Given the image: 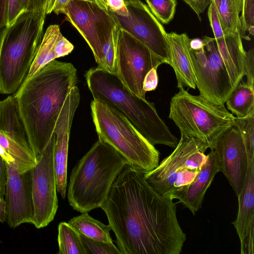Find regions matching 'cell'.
<instances>
[{
    "mask_svg": "<svg viewBox=\"0 0 254 254\" xmlns=\"http://www.w3.org/2000/svg\"><path fill=\"white\" fill-rule=\"evenodd\" d=\"M239 208L232 223L239 236L242 254H253L254 248V159L249 160L244 188L238 197Z\"/></svg>",
    "mask_w": 254,
    "mask_h": 254,
    "instance_id": "cell-16",
    "label": "cell"
},
{
    "mask_svg": "<svg viewBox=\"0 0 254 254\" xmlns=\"http://www.w3.org/2000/svg\"><path fill=\"white\" fill-rule=\"evenodd\" d=\"M77 81V69L71 63L55 60L26 77L13 94L36 158L43 153L54 133L58 115Z\"/></svg>",
    "mask_w": 254,
    "mask_h": 254,
    "instance_id": "cell-2",
    "label": "cell"
},
{
    "mask_svg": "<svg viewBox=\"0 0 254 254\" xmlns=\"http://www.w3.org/2000/svg\"><path fill=\"white\" fill-rule=\"evenodd\" d=\"M0 131L32 153L17 102L13 95L0 100Z\"/></svg>",
    "mask_w": 254,
    "mask_h": 254,
    "instance_id": "cell-20",
    "label": "cell"
},
{
    "mask_svg": "<svg viewBox=\"0 0 254 254\" xmlns=\"http://www.w3.org/2000/svg\"><path fill=\"white\" fill-rule=\"evenodd\" d=\"M241 35L243 37L245 32L248 31L254 35V0H242Z\"/></svg>",
    "mask_w": 254,
    "mask_h": 254,
    "instance_id": "cell-32",
    "label": "cell"
},
{
    "mask_svg": "<svg viewBox=\"0 0 254 254\" xmlns=\"http://www.w3.org/2000/svg\"><path fill=\"white\" fill-rule=\"evenodd\" d=\"M225 103L235 117H247L254 113V88L240 82L234 87Z\"/></svg>",
    "mask_w": 254,
    "mask_h": 254,
    "instance_id": "cell-25",
    "label": "cell"
},
{
    "mask_svg": "<svg viewBox=\"0 0 254 254\" xmlns=\"http://www.w3.org/2000/svg\"><path fill=\"white\" fill-rule=\"evenodd\" d=\"M188 4L196 13L199 20H201L200 14L203 13L209 5L211 0H183Z\"/></svg>",
    "mask_w": 254,
    "mask_h": 254,
    "instance_id": "cell-39",
    "label": "cell"
},
{
    "mask_svg": "<svg viewBox=\"0 0 254 254\" xmlns=\"http://www.w3.org/2000/svg\"><path fill=\"white\" fill-rule=\"evenodd\" d=\"M147 6L161 23H169L174 18L177 0H145Z\"/></svg>",
    "mask_w": 254,
    "mask_h": 254,
    "instance_id": "cell-30",
    "label": "cell"
},
{
    "mask_svg": "<svg viewBox=\"0 0 254 254\" xmlns=\"http://www.w3.org/2000/svg\"><path fill=\"white\" fill-rule=\"evenodd\" d=\"M9 0H0V29L7 24Z\"/></svg>",
    "mask_w": 254,
    "mask_h": 254,
    "instance_id": "cell-43",
    "label": "cell"
},
{
    "mask_svg": "<svg viewBox=\"0 0 254 254\" xmlns=\"http://www.w3.org/2000/svg\"><path fill=\"white\" fill-rule=\"evenodd\" d=\"M219 14L225 33L241 32L240 13L242 10V0H211Z\"/></svg>",
    "mask_w": 254,
    "mask_h": 254,
    "instance_id": "cell-26",
    "label": "cell"
},
{
    "mask_svg": "<svg viewBox=\"0 0 254 254\" xmlns=\"http://www.w3.org/2000/svg\"><path fill=\"white\" fill-rule=\"evenodd\" d=\"M61 35L58 25H51L47 28L26 77L35 74L46 64L57 58L55 46Z\"/></svg>",
    "mask_w": 254,
    "mask_h": 254,
    "instance_id": "cell-23",
    "label": "cell"
},
{
    "mask_svg": "<svg viewBox=\"0 0 254 254\" xmlns=\"http://www.w3.org/2000/svg\"><path fill=\"white\" fill-rule=\"evenodd\" d=\"M127 161L98 139L72 169L67 192L69 204L81 213L102 206Z\"/></svg>",
    "mask_w": 254,
    "mask_h": 254,
    "instance_id": "cell-4",
    "label": "cell"
},
{
    "mask_svg": "<svg viewBox=\"0 0 254 254\" xmlns=\"http://www.w3.org/2000/svg\"><path fill=\"white\" fill-rule=\"evenodd\" d=\"M127 14L108 11L117 25L149 49L163 64H169L167 33L150 9L140 0H125Z\"/></svg>",
    "mask_w": 254,
    "mask_h": 254,
    "instance_id": "cell-9",
    "label": "cell"
},
{
    "mask_svg": "<svg viewBox=\"0 0 254 254\" xmlns=\"http://www.w3.org/2000/svg\"><path fill=\"white\" fill-rule=\"evenodd\" d=\"M202 41L221 105H224L234 88L219 54L214 38L204 36Z\"/></svg>",
    "mask_w": 254,
    "mask_h": 254,
    "instance_id": "cell-21",
    "label": "cell"
},
{
    "mask_svg": "<svg viewBox=\"0 0 254 254\" xmlns=\"http://www.w3.org/2000/svg\"><path fill=\"white\" fill-rule=\"evenodd\" d=\"M71 0H49L46 9V15L54 12L57 15L64 14L66 5Z\"/></svg>",
    "mask_w": 254,
    "mask_h": 254,
    "instance_id": "cell-38",
    "label": "cell"
},
{
    "mask_svg": "<svg viewBox=\"0 0 254 254\" xmlns=\"http://www.w3.org/2000/svg\"><path fill=\"white\" fill-rule=\"evenodd\" d=\"M0 145L14 159L20 173L30 171L36 165L37 159L31 152L9 139L0 131Z\"/></svg>",
    "mask_w": 254,
    "mask_h": 254,
    "instance_id": "cell-28",
    "label": "cell"
},
{
    "mask_svg": "<svg viewBox=\"0 0 254 254\" xmlns=\"http://www.w3.org/2000/svg\"><path fill=\"white\" fill-rule=\"evenodd\" d=\"M0 156L6 163L15 162L14 159L11 156L5 149L0 145Z\"/></svg>",
    "mask_w": 254,
    "mask_h": 254,
    "instance_id": "cell-45",
    "label": "cell"
},
{
    "mask_svg": "<svg viewBox=\"0 0 254 254\" xmlns=\"http://www.w3.org/2000/svg\"><path fill=\"white\" fill-rule=\"evenodd\" d=\"M169 60L173 68L178 88L188 87L195 89L196 82L190 46V39L186 33H167Z\"/></svg>",
    "mask_w": 254,
    "mask_h": 254,
    "instance_id": "cell-18",
    "label": "cell"
},
{
    "mask_svg": "<svg viewBox=\"0 0 254 254\" xmlns=\"http://www.w3.org/2000/svg\"><path fill=\"white\" fill-rule=\"evenodd\" d=\"M216 152L219 172L223 173L238 197L244 187L249 169L246 149L239 130L228 128L212 148Z\"/></svg>",
    "mask_w": 254,
    "mask_h": 254,
    "instance_id": "cell-13",
    "label": "cell"
},
{
    "mask_svg": "<svg viewBox=\"0 0 254 254\" xmlns=\"http://www.w3.org/2000/svg\"><path fill=\"white\" fill-rule=\"evenodd\" d=\"M80 235L86 254H122L113 243H105Z\"/></svg>",
    "mask_w": 254,
    "mask_h": 254,
    "instance_id": "cell-31",
    "label": "cell"
},
{
    "mask_svg": "<svg viewBox=\"0 0 254 254\" xmlns=\"http://www.w3.org/2000/svg\"><path fill=\"white\" fill-rule=\"evenodd\" d=\"M64 14L87 43L98 66L103 68L104 50L117 25L113 17L97 3L86 0H71Z\"/></svg>",
    "mask_w": 254,
    "mask_h": 254,
    "instance_id": "cell-8",
    "label": "cell"
},
{
    "mask_svg": "<svg viewBox=\"0 0 254 254\" xmlns=\"http://www.w3.org/2000/svg\"><path fill=\"white\" fill-rule=\"evenodd\" d=\"M6 181L7 170L6 163L0 156V197L4 201Z\"/></svg>",
    "mask_w": 254,
    "mask_h": 254,
    "instance_id": "cell-42",
    "label": "cell"
},
{
    "mask_svg": "<svg viewBox=\"0 0 254 254\" xmlns=\"http://www.w3.org/2000/svg\"><path fill=\"white\" fill-rule=\"evenodd\" d=\"M98 1L99 2L100 6L106 11H108V8L106 4V0H98Z\"/></svg>",
    "mask_w": 254,
    "mask_h": 254,
    "instance_id": "cell-47",
    "label": "cell"
},
{
    "mask_svg": "<svg viewBox=\"0 0 254 254\" xmlns=\"http://www.w3.org/2000/svg\"><path fill=\"white\" fill-rule=\"evenodd\" d=\"M118 72L126 87L138 96L145 98L143 82L146 73L163 64L149 49L118 27Z\"/></svg>",
    "mask_w": 254,
    "mask_h": 254,
    "instance_id": "cell-11",
    "label": "cell"
},
{
    "mask_svg": "<svg viewBox=\"0 0 254 254\" xmlns=\"http://www.w3.org/2000/svg\"><path fill=\"white\" fill-rule=\"evenodd\" d=\"M6 221V212L4 201L0 197V222L4 223Z\"/></svg>",
    "mask_w": 254,
    "mask_h": 254,
    "instance_id": "cell-46",
    "label": "cell"
},
{
    "mask_svg": "<svg viewBox=\"0 0 254 254\" xmlns=\"http://www.w3.org/2000/svg\"><path fill=\"white\" fill-rule=\"evenodd\" d=\"M210 150L193 180L178 189L171 196L173 199L179 200L178 202L189 209L193 215L201 208L205 194L219 172L216 152L213 149Z\"/></svg>",
    "mask_w": 254,
    "mask_h": 254,
    "instance_id": "cell-17",
    "label": "cell"
},
{
    "mask_svg": "<svg viewBox=\"0 0 254 254\" xmlns=\"http://www.w3.org/2000/svg\"><path fill=\"white\" fill-rule=\"evenodd\" d=\"M26 11H27L24 0H9L8 20L6 26L12 24L20 14Z\"/></svg>",
    "mask_w": 254,
    "mask_h": 254,
    "instance_id": "cell-35",
    "label": "cell"
},
{
    "mask_svg": "<svg viewBox=\"0 0 254 254\" xmlns=\"http://www.w3.org/2000/svg\"><path fill=\"white\" fill-rule=\"evenodd\" d=\"M49 0H24L25 5L29 11L44 12Z\"/></svg>",
    "mask_w": 254,
    "mask_h": 254,
    "instance_id": "cell-41",
    "label": "cell"
},
{
    "mask_svg": "<svg viewBox=\"0 0 254 254\" xmlns=\"http://www.w3.org/2000/svg\"><path fill=\"white\" fill-rule=\"evenodd\" d=\"M171 99L169 118L181 134L212 149L218 139L234 126L235 116L224 105L213 104L200 95H193L184 88Z\"/></svg>",
    "mask_w": 254,
    "mask_h": 254,
    "instance_id": "cell-6",
    "label": "cell"
},
{
    "mask_svg": "<svg viewBox=\"0 0 254 254\" xmlns=\"http://www.w3.org/2000/svg\"><path fill=\"white\" fill-rule=\"evenodd\" d=\"M244 75L247 77L246 83L254 88V49L252 48L246 52L244 61Z\"/></svg>",
    "mask_w": 254,
    "mask_h": 254,
    "instance_id": "cell-34",
    "label": "cell"
},
{
    "mask_svg": "<svg viewBox=\"0 0 254 254\" xmlns=\"http://www.w3.org/2000/svg\"><path fill=\"white\" fill-rule=\"evenodd\" d=\"M6 167L7 181L4 196L6 221L11 228L24 223L32 224L33 205L31 170L20 173L15 162L6 163Z\"/></svg>",
    "mask_w": 254,
    "mask_h": 254,
    "instance_id": "cell-14",
    "label": "cell"
},
{
    "mask_svg": "<svg viewBox=\"0 0 254 254\" xmlns=\"http://www.w3.org/2000/svg\"><path fill=\"white\" fill-rule=\"evenodd\" d=\"M190 55L199 95L213 104L221 105L204 48L198 50L190 49Z\"/></svg>",
    "mask_w": 254,
    "mask_h": 254,
    "instance_id": "cell-22",
    "label": "cell"
},
{
    "mask_svg": "<svg viewBox=\"0 0 254 254\" xmlns=\"http://www.w3.org/2000/svg\"><path fill=\"white\" fill-rule=\"evenodd\" d=\"M190 48L193 50H198L204 48L202 40L198 38L190 39Z\"/></svg>",
    "mask_w": 254,
    "mask_h": 254,
    "instance_id": "cell-44",
    "label": "cell"
},
{
    "mask_svg": "<svg viewBox=\"0 0 254 254\" xmlns=\"http://www.w3.org/2000/svg\"><path fill=\"white\" fill-rule=\"evenodd\" d=\"M207 15L214 38L218 39L224 36L225 33L222 27L219 14L214 4L211 1L208 5Z\"/></svg>",
    "mask_w": 254,
    "mask_h": 254,
    "instance_id": "cell-33",
    "label": "cell"
},
{
    "mask_svg": "<svg viewBox=\"0 0 254 254\" xmlns=\"http://www.w3.org/2000/svg\"><path fill=\"white\" fill-rule=\"evenodd\" d=\"M241 32L225 34L215 39L220 56L226 67L233 88L244 76V61L246 56Z\"/></svg>",
    "mask_w": 254,
    "mask_h": 254,
    "instance_id": "cell-19",
    "label": "cell"
},
{
    "mask_svg": "<svg viewBox=\"0 0 254 254\" xmlns=\"http://www.w3.org/2000/svg\"><path fill=\"white\" fill-rule=\"evenodd\" d=\"M73 49V45L62 34L55 46V53L57 58L68 55Z\"/></svg>",
    "mask_w": 254,
    "mask_h": 254,
    "instance_id": "cell-36",
    "label": "cell"
},
{
    "mask_svg": "<svg viewBox=\"0 0 254 254\" xmlns=\"http://www.w3.org/2000/svg\"><path fill=\"white\" fill-rule=\"evenodd\" d=\"M80 99L78 88L72 87L57 118L54 132L56 135L54 170L57 191L64 199L66 191L67 164L70 131L75 112Z\"/></svg>",
    "mask_w": 254,
    "mask_h": 254,
    "instance_id": "cell-15",
    "label": "cell"
},
{
    "mask_svg": "<svg viewBox=\"0 0 254 254\" xmlns=\"http://www.w3.org/2000/svg\"><path fill=\"white\" fill-rule=\"evenodd\" d=\"M68 223L81 235L105 243H113L110 226L92 218L87 212L74 217Z\"/></svg>",
    "mask_w": 254,
    "mask_h": 254,
    "instance_id": "cell-24",
    "label": "cell"
},
{
    "mask_svg": "<svg viewBox=\"0 0 254 254\" xmlns=\"http://www.w3.org/2000/svg\"><path fill=\"white\" fill-rule=\"evenodd\" d=\"M157 67L151 68L145 75L143 82V89L145 92L155 90L158 83Z\"/></svg>",
    "mask_w": 254,
    "mask_h": 254,
    "instance_id": "cell-37",
    "label": "cell"
},
{
    "mask_svg": "<svg viewBox=\"0 0 254 254\" xmlns=\"http://www.w3.org/2000/svg\"><path fill=\"white\" fill-rule=\"evenodd\" d=\"M234 126L241 135L249 160L254 159V113L245 118L235 117Z\"/></svg>",
    "mask_w": 254,
    "mask_h": 254,
    "instance_id": "cell-29",
    "label": "cell"
},
{
    "mask_svg": "<svg viewBox=\"0 0 254 254\" xmlns=\"http://www.w3.org/2000/svg\"><path fill=\"white\" fill-rule=\"evenodd\" d=\"M106 2L108 8V11L122 15L127 14L125 0H106Z\"/></svg>",
    "mask_w": 254,
    "mask_h": 254,
    "instance_id": "cell-40",
    "label": "cell"
},
{
    "mask_svg": "<svg viewBox=\"0 0 254 254\" xmlns=\"http://www.w3.org/2000/svg\"><path fill=\"white\" fill-rule=\"evenodd\" d=\"M145 171L127 164L114 182L101 208L122 254H180L186 235L171 197L159 194Z\"/></svg>",
    "mask_w": 254,
    "mask_h": 254,
    "instance_id": "cell-1",
    "label": "cell"
},
{
    "mask_svg": "<svg viewBox=\"0 0 254 254\" xmlns=\"http://www.w3.org/2000/svg\"><path fill=\"white\" fill-rule=\"evenodd\" d=\"M200 149L205 151L207 150L196 139L181 134L172 153L154 169L144 172L145 180L159 194L164 197H171L175 191L176 181L187 169L188 158Z\"/></svg>",
    "mask_w": 254,
    "mask_h": 254,
    "instance_id": "cell-12",
    "label": "cell"
},
{
    "mask_svg": "<svg viewBox=\"0 0 254 254\" xmlns=\"http://www.w3.org/2000/svg\"><path fill=\"white\" fill-rule=\"evenodd\" d=\"M59 254H86L80 234L68 223L58 226Z\"/></svg>",
    "mask_w": 254,
    "mask_h": 254,
    "instance_id": "cell-27",
    "label": "cell"
},
{
    "mask_svg": "<svg viewBox=\"0 0 254 254\" xmlns=\"http://www.w3.org/2000/svg\"><path fill=\"white\" fill-rule=\"evenodd\" d=\"M91 116L99 140L116 149L129 164L148 172L159 164L160 153L122 114L93 99Z\"/></svg>",
    "mask_w": 254,
    "mask_h": 254,
    "instance_id": "cell-7",
    "label": "cell"
},
{
    "mask_svg": "<svg viewBox=\"0 0 254 254\" xmlns=\"http://www.w3.org/2000/svg\"><path fill=\"white\" fill-rule=\"evenodd\" d=\"M84 76L93 99L122 114L152 145L176 146L178 139L159 116L154 103L131 92L117 75L99 66L90 68Z\"/></svg>",
    "mask_w": 254,
    "mask_h": 254,
    "instance_id": "cell-3",
    "label": "cell"
},
{
    "mask_svg": "<svg viewBox=\"0 0 254 254\" xmlns=\"http://www.w3.org/2000/svg\"><path fill=\"white\" fill-rule=\"evenodd\" d=\"M54 133L43 153L36 158L31 170L33 205V224L37 229L47 226L54 219L58 208L54 170Z\"/></svg>",
    "mask_w": 254,
    "mask_h": 254,
    "instance_id": "cell-10",
    "label": "cell"
},
{
    "mask_svg": "<svg viewBox=\"0 0 254 254\" xmlns=\"http://www.w3.org/2000/svg\"><path fill=\"white\" fill-rule=\"evenodd\" d=\"M88 0V1H90L93 2L94 3H97L100 6L99 3V2H98V0Z\"/></svg>",
    "mask_w": 254,
    "mask_h": 254,
    "instance_id": "cell-48",
    "label": "cell"
},
{
    "mask_svg": "<svg viewBox=\"0 0 254 254\" xmlns=\"http://www.w3.org/2000/svg\"><path fill=\"white\" fill-rule=\"evenodd\" d=\"M45 17L26 11L0 29V94L14 93L26 78L43 36Z\"/></svg>",
    "mask_w": 254,
    "mask_h": 254,
    "instance_id": "cell-5",
    "label": "cell"
}]
</instances>
